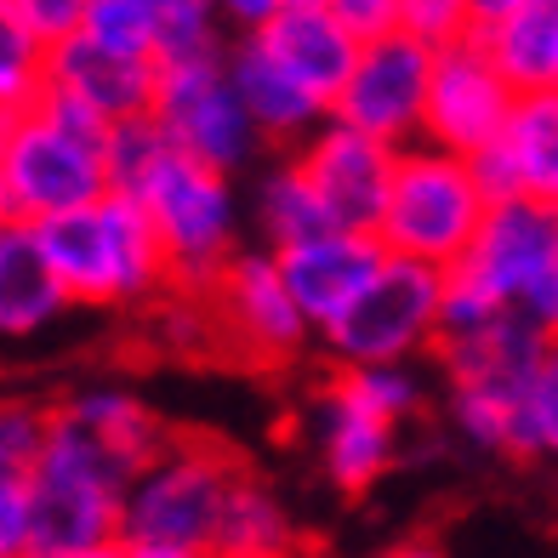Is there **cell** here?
<instances>
[{
    "label": "cell",
    "instance_id": "obj_12",
    "mask_svg": "<svg viewBox=\"0 0 558 558\" xmlns=\"http://www.w3.org/2000/svg\"><path fill=\"white\" fill-rule=\"evenodd\" d=\"M302 171L314 177V189L325 194L337 228H383L388 211V189H393V166L399 148L348 125L342 114H325L308 137H302Z\"/></svg>",
    "mask_w": 558,
    "mask_h": 558
},
{
    "label": "cell",
    "instance_id": "obj_11",
    "mask_svg": "<svg viewBox=\"0 0 558 558\" xmlns=\"http://www.w3.org/2000/svg\"><path fill=\"white\" fill-rule=\"evenodd\" d=\"M519 92L490 58V46L473 35L439 46L434 58V92H427V143H445L456 155H473L507 132Z\"/></svg>",
    "mask_w": 558,
    "mask_h": 558
},
{
    "label": "cell",
    "instance_id": "obj_23",
    "mask_svg": "<svg viewBox=\"0 0 558 558\" xmlns=\"http://www.w3.org/2000/svg\"><path fill=\"white\" fill-rule=\"evenodd\" d=\"M507 148L524 171V189L558 199V92H519L513 120H507Z\"/></svg>",
    "mask_w": 558,
    "mask_h": 558
},
{
    "label": "cell",
    "instance_id": "obj_27",
    "mask_svg": "<svg viewBox=\"0 0 558 558\" xmlns=\"http://www.w3.org/2000/svg\"><path fill=\"white\" fill-rule=\"evenodd\" d=\"M155 7V58H206L217 52V0H148Z\"/></svg>",
    "mask_w": 558,
    "mask_h": 558
},
{
    "label": "cell",
    "instance_id": "obj_1",
    "mask_svg": "<svg viewBox=\"0 0 558 558\" xmlns=\"http://www.w3.org/2000/svg\"><path fill=\"white\" fill-rule=\"evenodd\" d=\"M148 462L92 427L74 404L52 411V434L29 473V558L120 553V501Z\"/></svg>",
    "mask_w": 558,
    "mask_h": 558
},
{
    "label": "cell",
    "instance_id": "obj_15",
    "mask_svg": "<svg viewBox=\"0 0 558 558\" xmlns=\"http://www.w3.org/2000/svg\"><path fill=\"white\" fill-rule=\"evenodd\" d=\"M46 74H52V86L81 92L86 104H97L109 120L155 114L160 58H148V52H125V46H109L86 29H74L69 40L46 46Z\"/></svg>",
    "mask_w": 558,
    "mask_h": 558
},
{
    "label": "cell",
    "instance_id": "obj_42",
    "mask_svg": "<svg viewBox=\"0 0 558 558\" xmlns=\"http://www.w3.org/2000/svg\"><path fill=\"white\" fill-rule=\"evenodd\" d=\"M17 114H23V109H12V104H0V148L12 143V132H17Z\"/></svg>",
    "mask_w": 558,
    "mask_h": 558
},
{
    "label": "cell",
    "instance_id": "obj_40",
    "mask_svg": "<svg viewBox=\"0 0 558 558\" xmlns=\"http://www.w3.org/2000/svg\"><path fill=\"white\" fill-rule=\"evenodd\" d=\"M286 7H291V0H217V12H222L228 23H240L245 35H257L263 23H274Z\"/></svg>",
    "mask_w": 558,
    "mask_h": 558
},
{
    "label": "cell",
    "instance_id": "obj_33",
    "mask_svg": "<svg viewBox=\"0 0 558 558\" xmlns=\"http://www.w3.org/2000/svg\"><path fill=\"white\" fill-rule=\"evenodd\" d=\"M52 125H63L69 137H81V143H92V148H104L109 143V132H114V120L97 109V104H86L81 92H69V86H52L46 81V92H40V104H35Z\"/></svg>",
    "mask_w": 558,
    "mask_h": 558
},
{
    "label": "cell",
    "instance_id": "obj_7",
    "mask_svg": "<svg viewBox=\"0 0 558 558\" xmlns=\"http://www.w3.org/2000/svg\"><path fill=\"white\" fill-rule=\"evenodd\" d=\"M155 120L166 125V137L183 148V155H199L222 171L245 166L257 155V120H251L245 97L228 81V58L206 52V58H177L160 63V92H155Z\"/></svg>",
    "mask_w": 558,
    "mask_h": 558
},
{
    "label": "cell",
    "instance_id": "obj_43",
    "mask_svg": "<svg viewBox=\"0 0 558 558\" xmlns=\"http://www.w3.org/2000/svg\"><path fill=\"white\" fill-rule=\"evenodd\" d=\"M0 217H12V206H7V177H0Z\"/></svg>",
    "mask_w": 558,
    "mask_h": 558
},
{
    "label": "cell",
    "instance_id": "obj_10",
    "mask_svg": "<svg viewBox=\"0 0 558 558\" xmlns=\"http://www.w3.org/2000/svg\"><path fill=\"white\" fill-rule=\"evenodd\" d=\"M206 302H211L217 331L257 365L291 360L314 331L308 314H302V302L286 286V274H279L274 251H240V257H228V268H222V279L211 286Z\"/></svg>",
    "mask_w": 558,
    "mask_h": 558
},
{
    "label": "cell",
    "instance_id": "obj_4",
    "mask_svg": "<svg viewBox=\"0 0 558 558\" xmlns=\"http://www.w3.org/2000/svg\"><path fill=\"white\" fill-rule=\"evenodd\" d=\"M485 211H490V194L478 189L468 155L422 137V143L399 148L388 211H383L376 234H383V245L399 251V257H422V263L450 268L473 245Z\"/></svg>",
    "mask_w": 558,
    "mask_h": 558
},
{
    "label": "cell",
    "instance_id": "obj_16",
    "mask_svg": "<svg viewBox=\"0 0 558 558\" xmlns=\"http://www.w3.org/2000/svg\"><path fill=\"white\" fill-rule=\"evenodd\" d=\"M257 35L325 109H337L348 74H353V63H360V40H353V29L331 7H296L291 0V7L279 12L274 23H263Z\"/></svg>",
    "mask_w": 558,
    "mask_h": 558
},
{
    "label": "cell",
    "instance_id": "obj_6",
    "mask_svg": "<svg viewBox=\"0 0 558 558\" xmlns=\"http://www.w3.org/2000/svg\"><path fill=\"white\" fill-rule=\"evenodd\" d=\"M439 291L445 268L422 257L388 251L383 274L325 325V348L337 365H383V360H411V353L439 342Z\"/></svg>",
    "mask_w": 558,
    "mask_h": 558
},
{
    "label": "cell",
    "instance_id": "obj_3",
    "mask_svg": "<svg viewBox=\"0 0 558 558\" xmlns=\"http://www.w3.org/2000/svg\"><path fill=\"white\" fill-rule=\"evenodd\" d=\"M547 342L553 337L536 331L519 308L496 314L473 337L434 342L456 388V422H462V434L473 445L536 456V439H530V383L542 371Z\"/></svg>",
    "mask_w": 558,
    "mask_h": 558
},
{
    "label": "cell",
    "instance_id": "obj_14",
    "mask_svg": "<svg viewBox=\"0 0 558 558\" xmlns=\"http://www.w3.org/2000/svg\"><path fill=\"white\" fill-rule=\"evenodd\" d=\"M274 257H279V274H286L291 296L302 302V314H308V325L325 331V325L383 274L388 245H383V234H371V228H331V234L286 245V251H274Z\"/></svg>",
    "mask_w": 558,
    "mask_h": 558
},
{
    "label": "cell",
    "instance_id": "obj_26",
    "mask_svg": "<svg viewBox=\"0 0 558 558\" xmlns=\"http://www.w3.org/2000/svg\"><path fill=\"white\" fill-rule=\"evenodd\" d=\"M46 81H52V74H46V40L0 0V104L35 109Z\"/></svg>",
    "mask_w": 558,
    "mask_h": 558
},
{
    "label": "cell",
    "instance_id": "obj_13",
    "mask_svg": "<svg viewBox=\"0 0 558 558\" xmlns=\"http://www.w3.org/2000/svg\"><path fill=\"white\" fill-rule=\"evenodd\" d=\"M553 263H558V199L507 194V199H490V211H485V222H478L473 245L450 268L473 274L478 286H490L507 308H513V296L536 274H547Z\"/></svg>",
    "mask_w": 558,
    "mask_h": 558
},
{
    "label": "cell",
    "instance_id": "obj_45",
    "mask_svg": "<svg viewBox=\"0 0 558 558\" xmlns=\"http://www.w3.org/2000/svg\"><path fill=\"white\" fill-rule=\"evenodd\" d=\"M0 222H7V217H0Z\"/></svg>",
    "mask_w": 558,
    "mask_h": 558
},
{
    "label": "cell",
    "instance_id": "obj_8",
    "mask_svg": "<svg viewBox=\"0 0 558 558\" xmlns=\"http://www.w3.org/2000/svg\"><path fill=\"white\" fill-rule=\"evenodd\" d=\"M434 58H439V46H427L411 29L365 40L331 114H342L348 125H360V132L383 137L393 148L422 143L427 137V92H434Z\"/></svg>",
    "mask_w": 558,
    "mask_h": 558
},
{
    "label": "cell",
    "instance_id": "obj_36",
    "mask_svg": "<svg viewBox=\"0 0 558 558\" xmlns=\"http://www.w3.org/2000/svg\"><path fill=\"white\" fill-rule=\"evenodd\" d=\"M468 166H473L478 189H485L490 199H507V194H530V189H524V171H519V160H513V148H507V137H496V143H485V148H473V155H468Z\"/></svg>",
    "mask_w": 558,
    "mask_h": 558
},
{
    "label": "cell",
    "instance_id": "obj_22",
    "mask_svg": "<svg viewBox=\"0 0 558 558\" xmlns=\"http://www.w3.org/2000/svg\"><path fill=\"white\" fill-rule=\"evenodd\" d=\"M331 228H337V217H331V206H325V194L314 189V177L302 171V160L279 166L263 183V234H268V251L319 240V234H331Z\"/></svg>",
    "mask_w": 558,
    "mask_h": 558
},
{
    "label": "cell",
    "instance_id": "obj_30",
    "mask_svg": "<svg viewBox=\"0 0 558 558\" xmlns=\"http://www.w3.org/2000/svg\"><path fill=\"white\" fill-rule=\"evenodd\" d=\"M46 434H52V411L40 404H0V478H29Z\"/></svg>",
    "mask_w": 558,
    "mask_h": 558
},
{
    "label": "cell",
    "instance_id": "obj_41",
    "mask_svg": "<svg viewBox=\"0 0 558 558\" xmlns=\"http://www.w3.org/2000/svg\"><path fill=\"white\" fill-rule=\"evenodd\" d=\"M519 0H473V17H478V29H485V23H496V17H507L513 12Z\"/></svg>",
    "mask_w": 558,
    "mask_h": 558
},
{
    "label": "cell",
    "instance_id": "obj_21",
    "mask_svg": "<svg viewBox=\"0 0 558 558\" xmlns=\"http://www.w3.org/2000/svg\"><path fill=\"white\" fill-rule=\"evenodd\" d=\"M393 462V422L342 393L325 399V473L348 496H365Z\"/></svg>",
    "mask_w": 558,
    "mask_h": 558
},
{
    "label": "cell",
    "instance_id": "obj_2",
    "mask_svg": "<svg viewBox=\"0 0 558 558\" xmlns=\"http://www.w3.org/2000/svg\"><path fill=\"white\" fill-rule=\"evenodd\" d=\"M240 462L206 439H166L120 501V553L132 558H199L217 553L228 490Z\"/></svg>",
    "mask_w": 558,
    "mask_h": 558
},
{
    "label": "cell",
    "instance_id": "obj_17",
    "mask_svg": "<svg viewBox=\"0 0 558 558\" xmlns=\"http://www.w3.org/2000/svg\"><path fill=\"white\" fill-rule=\"evenodd\" d=\"M69 286L23 217L0 222V337H35L69 308Z\"/></svg>",
    "mask_w": 558,
    "mask_h": 558
},
{
    "label": "cell",
    "instance_id": "obj_34",
    "mask_svg": "<svg viewBox=\"0 0 558 558\" xmlns=\"http://www.w3.org/2000/svg\"><path fill=\"white\" fill-rule=\"evenodd\" d=\"M530 439L536 456H558V337L542 353V371L530 383Z\"/></svg>",
    "mask_w": 558,
    "mask_h": 558
},
{
    "label": "cell",
    "instance_id": "obj_35",
    "mask_svg": "<svg viewBox=\"0 0 558 558\" xmlns=\"http://www.w3.org/2000/svg\"><path fill=\"white\" fill-rule=\"evenodd\" d=\"M7 7L29 23L46 46H58L74 29H86V0H7Z\"/></svg>",
    "mask_w": 558,
    "mask_h": 558
},
{
    "label": "cell",
    "instance_id": "obj_19",
    "mask_svg": "<svg viewBox=\"0 0 558 558\" xmlns=\"http://www.w3.org/2000/svg\"><path fill=\"white\" fill-rule=\"evenodd\" d=\"M52 268L63 274V286L74 302L86 308H114V257H109V222H104V199L92 206H74V211H52L29 222Z\"/></svg>",
    "mask_w": 558,
    "mask_h": 558
},
{
    "label": "cell",
    "instance_id": "obj_25",
    "mask_svg": "<svg viewBox=\"0 0 558 558\" xmlns=\"http://www.w3.org/2000/svg\"><path fill=\"white\" fill-rule=\"evenodd\" d=\"M171 137L155 114H132V120H114V132L104 143V166H109V189L120 194H143L148 177L160 171V160L171 155Z\"/></svg>",
    "mask_w": 558,
    "mask_h": 558
},
{
    "label": "cell",
    "instance_id": "obj_39",
    "mask_svg": "<svg viewBox=\"0 0 558 558\" xmlns=\"http://www.w3.org/2000/svg\"><path fill=\"white\" fill-rule=\"evenodd\" d=\"M513 308L536 325V331H547V337H558V263L547 268V274H536L530 286L513 296Z\"/></svg>",
    "mask_w": 558,
    "mask_h": 558
},
{
    "label": "cell",
    "instance_id": "obj_32",
    "mask_svg": "<svg viewBox=\"0 0 558 558\" xmlns=\"http://www.w3.org/2000/svg\"><path fill=\"white\" fill-rule=\"evenodd\" d=\"M399 29L422 35L427 46H450L478 29L473 0H399Z\"/></svg>",
    "mask_w": 558,
    "mask_h": 558
},
{
    "label": "cell",
    "instance_id": "obj_37",
    "mask_svg": "<svg viewBox=\"0 0 558 558\" xmlns=\"http://www.w3.org/2000/svg\"><path fill=\"white\" fill-rule=\"evenodd\" d=\"M29 553V478H0V558Z\"/></svg>",
    "mask_w": 558,
    "mask_h": 558
},
{
    "label": "cell",
    "instance_id": "obj_9",
    "mask_svg": "<svg viewBox=\"0 0 558 558\" xmlns=\"http://www.w3.org/2000/svg\"><path fill=\"white\" fill-rule=\"evenodd\" d=\"M0 177H7V206L23 222H40L52 211H74L109 194V166L104 148L69 137L40 109L17 114L12 143L0 148Z\"/></svg>",
    "mask_w": 558,
    "mask_h": 558
},
{
    "label": "cell",
    "instance_id": "obj_44",
    "mask_svg": "<svg viewBox=\"0 0 558 558\" xmlns=\"http://www.w3.org/2000/svg\"><path fill=\"white\" fill-rule=\"evenodd\" d=\"M296 7H325V0H296Z\"/></svg>",
    "mask_w": 558,
    "mask_h": 558
},
{
    "label": "cell",
    "instance_id": "obj_29",
    "mask_svg": "<svg viewBox=\"0 0 558 558\" xmlns=\"http://www.w3.org/2000/svg\"><path fill=\"white\" fill-rule=\"evenodd\" d=\"M496 314H507V302H501L490 286H478V279L462 274V268H445V291H439V342L485 331Z\"/></svg>",
    "mask_w": 558,
    "mask_h": 558
},
{
    "label": "cell",
    "instance_id": "obj_28",
    "mask_svg": "<svg viewBox=\"0 0 558 558\" xmlns=\"http://www.w3.org/2000/svg\"><path fill=\"white\" fill-rule=\"evenodd\" d=\"M331 393H342V399H353V404H365V411L388 416V422H399L404 411H416V399H422V388H416V376L404 371V360L342 365V376H337Z\"/></svg>",
    "mask_w": 558,
    "mask_h": 558
},
{
    "label": "cell",
    "instance_id": "obj_18",
    "mask_svg": "<svg viewBox=\"0 0 558 558\" xmlns=\"http://www.w3.org/2000/svg\"><path fill=\"white\" fill-rule=\"evenodd\" d=\"M228 81H234V92L245 97V109H251V120H257V132L274 137V143L308 137L314 125L331 114L286 63L268 52L263 35H245L234 52H228Z\"/></svg>",
    "mask_w": 558,
    "mask_h": 558
},
{
    "label": "cell",
    "instance_id": "obj_38",
    "mask_svg": "<svg viewBox=\"0 0 558 558\" xmlns=\"http://www.w3.org/2000/svg\"><path fill=\"white\" fill-rule=\"evenodd\" d=\"M348 29H353V40H383V35H393L399 29V0H325Z\"/></svg>",
    "mask_w": 558,
    "mask_h": 558
},
{
    "label": "cell",
    "instance_id": "obj_31",
    "mask_svg": "<svg viewBox=\"0 0 558 558\" xmlns=\"http://www.w3.org/2000/svg\"><path fill=\"white\" fill-rule=\"evenodd\" d=\"M86 35L155 58V7L148 0H86Z\"/></svg>",
    "mask_w": 558,
    "mask_h": 558
},
{
    "label": "cell",
    "instance_id": "obj_20",
    "mask_svg": "<svg viewBox=\"0 0 558 558\" xmlns=\"http://www.w3.org/2000/svg\"><path fill=\"white\" fill-rule=\"evenodd\" d=\"M478 40L513 81V92H558V0H519L507 17L485 23Z\"/></svg>",
    "mask_w": 558,
    "mask_h": 558
},
{
    "label": "cell",
    "instance_id": "obj_24",
    "mask_svg": "<svg viewBox=\"0 0 558 558\" xmlns=\"http://www.w3.org/2000/svg\"><path fill=\"white\" fill-rule=\"evenodd\" d=\"M291 547V519L286 507L274 501V490H263L257 478L240 473V485L228 490L222 507V530H217V553L228 558H268Z\"/></svg>",
    "mask_w": 558,
    "mask_h": 558
},
{
    "label": "cell",
    "instance_id": "obj_5",
    "mask_svg": "<svg viewBox=\"0 0 558 558\" xmlns=\"http://www.w3.org/2000/svg\"><path fill=\"white\" fill-rule=\"evenodd\" d=\"M228 177L234 171L171 148L160 171L148 177V189L137 194L171 251V291L211 296L228 257H234V189H228Z\"/></svg>",
    "mask_w": 558,
    "mask_h": 558
}]
</instances>
